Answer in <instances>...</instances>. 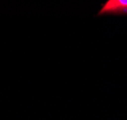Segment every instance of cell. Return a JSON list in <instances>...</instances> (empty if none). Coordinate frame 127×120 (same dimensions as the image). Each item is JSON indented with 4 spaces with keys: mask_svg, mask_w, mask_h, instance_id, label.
Segmentation results:
<instances>
[{
    "mask_svg": "<svg viewBox=\"0 0 127 120\" xmlns=\"http://www.w3.org/2000/svg\"><path fill=\"white\" fill-rule=\"evenodd\" d=\"M127 12V0H109L100 11V13Z\"/></svg>",
    "mask_w": 127,
    "mask_h": 120,
    "instance_id": "obj_1",
    "label": "cell"
}]
</instances>
